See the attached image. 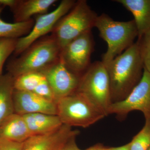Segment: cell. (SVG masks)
I'll list each match as a JSON object with an SVG mask.
<instances>
[{
    "instance_id": "d4e9b609",
    "label": "cell",
    "mask_w": 150,
    "mask_h": 150,
    "mask_svg": "<svg viewBox=\"0 0 150 150\" xmlns=\"http://www.w3.org/2000/svg\"><path fill=\"white\" fill-rule=\"evenodd\" d=\"M75 139L76 137L70 140L61 150H82L78 147L76 144Z\"/></svg>"
},
{
    "instance_id": "9c48e42d",
    "label": "cell",
    "mask_w": 150,
    "mask_h": 150,
    "mask_svg": "<svg viewBox=\"0 0 150 150\" xmlns=\"http://www.w3.org/2000/svg\"><path fill=\"white\" fill-rule=\"evenodd\" d=\"M94 46L91 31L86 33L62 48L60 59L69 69L81 76L91 64Z\"/></svg>"
},
{
    "instance_id": "6da1fadb",
    "label": "cell",
    "mask_w": 150,
    "mask_h": 150,
    "mask_svg": "<svg viewBox=\"0 0 150 150\" xmlns=\"http://www.w3.org/2000/svg\"><path fill=\"white\" fill-rule=\"evenodd\" d=\"M105 66L112 103L123 100L139 82L144 72L137 41Z\"/></svg>"
},
{
    "instance_id": "5b68a950",
    "label": "cell",
    "mask_w": 150,
    "mask_h": 150,
    "mask_svg": "<svg viewBox=\"0 0 150 150\" xmlns=\"http://www.w3.org/2000/svg\"><path fill=\"white\" fill-rule=\"evenodd\" d=\"M86 97L106 116L112 103L109 77L102 61L92 63L81 76L76 91Z\"/></svg>"
},
{
    "instance_id": "8992f818",
    "label": "cell",
    "mask_w": 150,
    "mask_h": 150,
    "mask_svg": "<svg viewBox=\"0 0 150 150\" xmlns=\"http://www.w3.org/2000/svg\"><path fill=\"white\" fill-rule=\"evenodd\" d=\"M57 115L64 125L87 128L105 117L95 105L76 91L56 103Z\"/></svg>"
},
{
    "instance_id": "4316f807",
    "label": "cell",
    "mask_w": 150,
    "mask_h": 150,
    "mask_svg": "<svg viewBox=\"0 0 150 150\" xmlns=\"http://www.w3.org/2000/svg\"><path fill=\"white\" fill-rule=\"evenodd\" d=\"M84 150H107V147L101 144H98Z\"/></svg>"
},
{
    "instance_id": "52a82bcc",
    "label": "cell",
    "mask_w": 150,
    "mask_h": 150,
    "mask_svg": "<svg viewBox=\"0 0 150 150\" xmlns=\"http://www.w3.org/2000/svg\"><path fill=\"white\" fill-rule=\"evenodd\" d=\"M134 110L142 112L145 121H150V72L145 69L139 83L125 99L112 103L108 114H115L119 120H123Z\"/></svg>"
},
{
    "instance_id": "5bb4252c",
    "label": "cell",
    "mask_w": 150,
    "mask_h": 150,
    "mask_svg": "<svg viewBox=\"0 0 150 150\" xmlns=\"http://www.w3.org/2000/svg\"><path fill=\"white\" fill-rule=\"evenodd\" d=\"M134 17L138 38L150 29V0H116Z\"/></svg>"
},
{
    "instance_id": "277c9868",
    "label": "cell",
    "mask_w": 150,
    "mask_h": 150,
    "mask_svg": "<svg viewBox=\"0 0 150 150\" xmlns=\"http://www.w3.org/2000/svg\"><path fill=\"white\" fill-rule=\"evenodd\" d=\"M98 16L86 0H79L57 22L51 32L61 50L71 41L95 27Z\"/></svg>"
},
{
    "instance_id": "ba28073f",
    "label": "cell",
    "mask_w": 150,
    "mask_h": 150,
    "mask_svg": "<svg viewBox=\"0 0 150 150\" xmlns=\"http://www.w3.org/2000/svg\"><path fill=\"white\" fill-rule=\"evenodd\" d=\"M76 1L63 0L57 8L49 13L36 16L32 29L28 34L18 38L14 54L18 56L30 46L52 30L59 20L71 9Z\"/></svg>"
},
{
    "instance_id": "d6986e66",
    "label": "cell",
    "mask_w": 150,
    "mask_h": 150,
    "mask_svg": "<svg viewBox=\"0 0 150 150\" xmlns=\"http://www.w3.org/2000/svg\"><path fill=\"white\" fill-rule=\"evenodd\" d=\"M41 73H28L14 78V89L21 91L33 92L38 86L45 79Z\"/></svg>"
},
{
    "instance_id": "9a60e30c",
    "label": "cell",
    "mask_w": 150,
    "mask_h": 150,
    "mask_svg": "<svg viewBox=\"0 0 150 150\" xmlns=\"http://www.w3.org/2000/svg\"><path fill=\"white\" fill-rule=\"evenodd\" d=\"M56 0H18L12 11L15 22H22L32 19L34 15L47 13L48 9Z\"/></svg>"
},
{
    "instance_id": "4fadbf2b",
    "label": "cell",
    "mask_w": 150,
    "mask_h": 150,
    "mask_svg": "<svg viewBox=\"0 0 150 150\" xmlns=\"http://www.w3.org/2000/svg\"><path fill=\"white\" fill-rule=\"evenodd\" d=\"M22 115L14 113L0 126V138L23 143L32 136Z\"/></svg>"
},
{
    "instance_id": "7402d4cb",
    "label": "cell",
    "mask_w": 150,
    "mask_h": 150,
    "mask_svg": "<svg viewBox=\"0 0 150 150\" xmlns=\"http://www.w3.org/2000/svg\"><path fill=\"white\" fill-rule=\"evenodd\" d=\"M17 39L0 38V76L3 75V67L7 59L14 53Z\"/></svg>"
},
{
    "instance_id": "cb8c5ba5",
    "label": "cell",
    "mask_w": 150,
    "mask_h": 150,
    "mask_svg": "<svg viewBox=\"0 0 150 150\" xmlns=\"http://www.w3.org/2000/svg\"><path fill=\"white\" fill-rule=\"evenodd\" d=\"M23 144L0 138V150H22Z\"/></svg>"
},
{
    "instance_id": "7a4b0ae2",
    "label": "cell",
    "mask_w": 150,
    "mask_h": 150,
    "mask_svg": "<svg viewBox=\"0 0 150 150\" xmlns=\"http://www.w3.org/2000/svg\"><path fill=\"white\" fill-rule=\"evenodd\" d=\"M61 51L52 35L41 38L8 63V73L14 78L26 73H41L59 60Z\"/></svg>"
},
{
    "instance_id": "7c38bea8",
    "label": "cell",
    "mask_w": 150,
    "mask_h": 150,
    "mask_svg": "<svg viewBox=\"0 0 150 150\" xmlns=\"http://www.w3.org/2000/svg\"><path fill=\"white\" fill-rule=\"evenodd\" d=\"M13 100L15 113L17 114L42 113L57 115L56 103L43 98L33 92L14 89Z\"/></svg>"
},
{
    "instance_id": "8fae6325",
    "label": "cell",
    "mask_w": 150,
    "mask_h": 150,
    "mask_svg": "<svg viewBox=\"0 0 150 150\" xmlns=\"http://www.w3.org/2000/svg\"><path fill=\"white\" fill-rule=\"evenodd\" d=\"M79 134V131L63 124L50 133L31 136L23 142L22 150H61Z\"/></svg>"
},
{
    "instance_id": "44dd1931",
    "label": "cell",
    "mask_w": 150,
    "mask_h": 150,
    "mask_svg": "<svg viewBox=\"0 0 150 150\" xmlns=\"http://www.w3.org/2000/svg\"><path fill=\"white\" fill-rule=\"evenodd\" d=\"M144 69L150 72V29L137 40Z\"/></svg>"
},
{
    "instance_id": "2e32d148",
    "label": "cell",
    "mask_w": 150,
    "mask_h": 150,
    "mask_svg": "<svg viewBox=\"0 0 150 150\" xmlns=\"http://www.w3.org/2000/svg\"><path fill=\"white\" fill-rule=\"evenodd\" d=\"M22 115L33 136L50 133L63 125L57 115L36 113Z\"/></svg>"
},
{
    "instance_id": "ac0fdd59",
    "label": "cell",
    "mask_w": 150,
    "mask_h": 150,
    "mask_svg": "<svg viewBox=\"0 0 150 150\" xmlns=\"http://www.w3.org/2000/svg\"><path fill=\"white\" fill-rule=\"evenodd\" d=\"M4 8L0 6V38L18 39L28 34L33 27L34 20L13 23L4 21L1 16Z\"/></svg>"
},
{
    "instance_id": "484cf974",
    "label": "cell",
    "mask_w": 150,
    "mask_h": 150,
    "mask_svg": "<svg viewBox=\"0 0 150 150\" xmlns=\"http://www.w3.org/2000/svg\"><path fill=\"white\" fill-rule=\"evenodd\" d=\"M18 1V0H0V6L4 7H8L11 10L16 6Z\"/></svg>"
},
{
    "instance_id": "3957f363",
    "label": "cell",
    "mask_w": 150,
    "mask_h": 150,
    "mask_svg": "<svg viewBox=\"0 0 150 150\" xmlns=\"http://www.w3.org/2000/svg\"><path fill=\"white\" fill-rule=\"evenodd\" d=\"M95 27L100 36L107 43V51L102 56V62L107 65L134 43L138 33L134 20L115 21L106 14L98 16Z\"/></svg>"
},
{
    "instance_id": "ffe728a7",
    "label": "cell",
    "mask_w": 150,
    "mask_h": 150,
    "mask_svg": "<svg viewBox=\"0 0 150 150\" xmlns=\"http://www.w3.org/2000/svg\"><path fill=\"white\" fill-rule=\"evenodd\" d=\"M130 150H147L150 146V121H145L144 127L129 143Z\"/></svg>"
},
{
    "instance_id": "e0dca14e",
    "label": "cell",
    "mask_w": 150,
    "mask_h": 150,
    "mask_svg": "<svg viewBox=\"0 0 150 150\" xmlns=\"http://www.w3.org/2000/svg\"><path fill=\"white\" fill-rule=\"evenodd\" d=\"M14 81V78L8 73L0 76V126L15 113Z\"/></svg>"
},
{
    "instance_id": "83f0119b",
    "label": "cell",
    "mask_w": 150,
    "mask_h": 150,
    "mask_svg": "<svg viewBox=\"0 0 150 150\" xmlns=\"http://www.w3.org/2000/svg\"><path fill=\"white\" fill-rule=\"evenodd\" d=\"M107 150H130L129 144L117 147L107 148Z\"/></svg>"
},
{
    "instance_id": "603a6c76",
    "label": "cell",
    "mask_w": 150,
    "mask_h": 150,
    "mask_svg": "<svg viewBox=\"0 0 150 150\" xmlns=\"http://www.w3.org/2000/svg\"><path fill=\"white\" fill-rule=\"evenodd\" d=\"M33 92L43 98L55 102L53 91L46 78L38 86Z\"/></svg>"
},
{
    "instance_id": "f1b7e54d",
    "label": "cell",
    "mask_w": 150,
    "mask_h": 150,
    "mask_svg": "<svg viewBox=\"0 0 150 150\" xmlns=\"http://www.w3.org/2000/svg\"><path fill=\"white\" fill-rule=\"evenodd\" d=\"M147 150H150V146L149 147V148Z\"/></svg>"
},
{
    "instance_id": "30bf717a",
    "label": "cell",
    "mask_w": 150,
    "mask_h": 150,
    "mask_svg": "<svg viewBox=\"0 0 150 150\" xmlns=\"http://www.w3.org/2000/svg\"><path fill=\"white\" fill-rule=\"evenodd\" d=\"M41 73L51 87L56 103L76 91L81 77L69 69L60 58Z\"/></svg>"
}]
</instances>
